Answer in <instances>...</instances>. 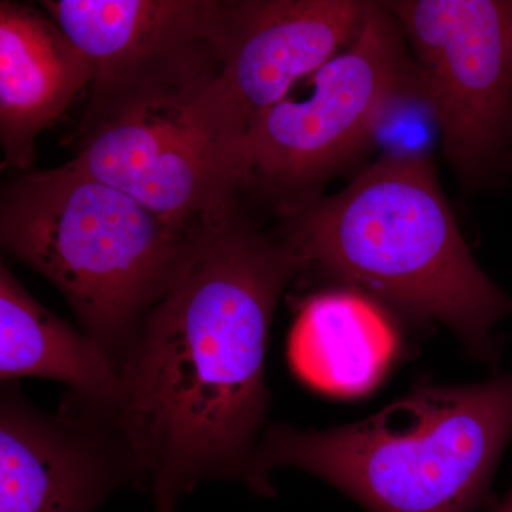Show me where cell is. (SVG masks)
Wrapping results in <instances>:
<instances>
[{"instance_id":"6da1fadb","label":"cell","mask_w":512,"mask_h":512,"mask_svg":"<svg viewBox=\"0 0 512 512\" xmlns=\"http://www.w3.org/2000/svg\"><path fill=\"white\" fill-rule=\"evenodd\" d=\"M305 268L288 235L259 231L241 207L208 229L148 313L106 421L156 512L173 511L205 481L248 484L269 406V329Z\"/></svg>"},{"instance_id":"7a4b0ae2","label":"cell","mask_w":512,"mask_h":512,"mask_svg":"<svg viewBox=\"0 0 512 512\" xmlns=\"http://www.w3.org/2000/svg\"><path fill=\"white\" fill-rule=\"evenodd\" d=\"M285 234L306 268L399 309L439 322L488 363L495 326L512 298L484 274L461 237L427 154L394 150L329 198L291 215Z\"/></svg>"},{"instance_id":"3957f363","label":"cell","mask_w":512,"mask_h":512,"mask_svg":"<svg viewBox=\"0 0 512 512\" xmlns=\"http://www.w3.org/2000/svg\"><path fill=\"white\" fill-rule=\"evenodd\" d=\"M511 440L512 373L464 386L423 383L349 426L271 427L248 487L271 497L272 471L292 467L369 512H477L495 507V471Z\"/></svg>"},{"instance_id":"277c9868","label":"cell","mask_w":512,"mask_h":512,"mask_svg":"<svg viewBox=\"0 0 512 512\" xmlns=\"http://www.w3.org/2000/svg\"><path fill=\"white\" fill-rule=\"evenodd\" d=\"M208 229L171 224L72 161L23 173L0 198L2 248L59 289L119 369Z\"/></svg>"},{"instance_id":"5b68a950","label":"cell","mask_w":512,"mask_h":512,"mask_svg":"<svg viewBox=\"0 0 512 512\" xmlns=\"http://www.w3.org/2000/svg\"><path fill=\"white\" fill-rule=\"evenodd\" d=\"M423 82L399 23L369 3L355 39L315 73L311 96L262 113L242 146V195L291 217L319 200L322 185L373 140L383 120Z\"/></svg>"},{"instance_id":"8992f818","label":"cell","mask_w":512,"mask_h":512,"mask_svg":"<svg viewBox=\"0 0 512 512\" xmlns=\"http://www.w3.org/2000/svg\"><path fill=\"white\" fill-rule=\"evenodd\" d=\"M244 141L215 77L190 96L83 121L72 163L165 221L202 232L242 207Z\"/></svg>"},{"instance_id":"52a82bcc","label":"cell","mask_w":512,"mask_h":512,"mask_svg":"<svg viewBox=\"0 0 512 512\" xmlns=\"http://www.w3.org/2000/svg\"><path fill=\"white\" fill-rule=\"evenodd\" d=\"M383 6L412 49L451 164L464 180H480L512 134V0H399Z\"/></svg>"},{"instance_id":"ba28073f","label":"cell","mask_w":512,"mask_h":512,"mask_svg":"<svg viewBox=\"0 0 512 512\" xmlns=\"http://www.w3.org/2000/svg\"><path fill=\"white\" fill-rule=\"evenodd\" d=\"M218 0H47L59 28L93 69L92 121L200 92L220 74L211 45Z\"/></svg>"},{"instance_id":"9c48e42d","label":"cell","mask_w":512,"mask_h":512,"mask_svg":"<svg viewBox=\"0 0 512 512\" xmlns=\"http://www.w3.org/2000/svg\"><path fill=\"white\" fill-rule=\"evenodd\" d=\"M369 2L218 0L210 39L218 84L245 130L355 39Z\"/></svg>"},{"instance_id":"30bf717a","label":"cell","mask_w":512,"mask_h":512,"mask_svg":"<svg viewBox=\"0 0 512 512\" xmlns=\"http://www.w3.org/2000/svg\"><path fill=\"white\" fill-rule=\"evenodd\" d=\"M126 476L106 421L47 416L3 384L0 512H96Z\"/></svg>"},{"instance_id":"8fae6325","label":"cell","mask_w":512,"mask_h":512,"mask_svg":"<svg viewBox=\"0 0 512 512\" xmlns=\"http://www.w3.org/2000/svg\"><path fill=\"white\" fill-rule=\"evenodd\" d=\"M89 60L40 10L0 3V143L9 167L28 173L36 138L92 86Z\"/></svg>"},{"instance_id":"7c38bea8","label":"cell","mask_w":512,"mask_h":512,"mask_svg":"<svg viewBox=\"0 0 512 512\" xmlns=\"http://www.w3.org/2000/svg\"><path fill=\"white\" fill-rule=\"evenodd\" d=\"M399 349V333L382 306L352 288L306 301L289 339V357L301 379L342 397L370 392Z\"/></svg>"},{"instance_id":"4fadbf2b","label":"cell","mask_w":512,"mask_h":512,"mask_svg":"<svg viewBox=\"0 0 512 512\" xmlns=\"http://www.w3.org/2000/svg\"><path fill=\"white\" fill-rule=\"evenodd\" d=\"M0 376L6 383L43 377L67 384L104 420L120 399V369L109 353L47 311L5 264L0 266Z\"/></svg>"},{"instance_id":"5bb4252c","label":"cell","mask_w":512,"mask_h":512,"mask_svg":"<svg viewBox=\"0 0 512 512\" xmlns=\"http://www.w3.org/2000/svg\"><path fill=\"white\" fill-rule=\"evenodd\" d=\"M493 512H512V487L501 503L495 504Z\"/></svg>"}]
</instances>
